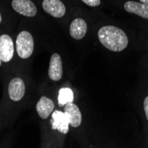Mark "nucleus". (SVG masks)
<instances>
[{"label":"nucleus","instance_id":"f257e3e1","mask_svg":"<svg viewBox=\"0 0 148 148\" xmlns=\"http://www.w3.org/2000/svg\"><path fill=\"white\" fill-rule=\"evenodd\" d=\"M98 36L104 47L112 51H123L129 43L123 30L114 26H104L99 30Z\"/></svg>","mask_w":148,"mask_h":148},{"label":"nucleus","instance_id":"f03ea898","mask_svg":"<svg viewBox=\"0 0 148 148\" xmlns=\"http://www.w3.org/2000/svg\"><path fill=\"white\" fill-rule=\"evenodd\" d=\"M16 51L20 58L29 59L34 51V40L28 31L21 32L16 39Z\"/></svg>","mask_w":148,"mask_h":148},{"label":"nucleus","instance_id":"7ed1b4c3","mask_svg":"<svg viewBox=\"0 0 148 148\" xmlns=\"http://www.w3.org/2000/svg\"><path fill=\"white\" fill-rule=\"evenodd\" d=\"M12 6L18 13L27 17H34L36 14V7L30 0H12Z\"/></svg>","mask_w":148,"mask_h":148},{"label":"nucleus","instance_id":"20e7f679","mask_svg":"<svg viewBox=\"0 0 148 148\" xmlns=\"http://www.w3.org/2000/svg\"><path fill=\"white\" fill-rule=\"evenodd\" d=\"M14 52L12 39L8 35L0 36V59L4 62H9Z\"/></svg>","mask_w":148,"mask_h":148},{"label":"nucleus","instance_id":"39448f33","mask_svg":"<svg viewBox=\"0 0 148 148\" xmlns=\"http://www.w3.org/2000/svg\"><path fill=\"white\" fill-rule=\"evenodd\" d=\"M51 128L60 131V133L66 134L69 132V121L64 112L54 111L51 115Z\"/></svg>","mask_w":148,"mask_h":148},{"label":"nucleus","instance_id":"423d86ee","mask_svg":"<svg viewBox=\"0 0 148 148\" xmlns=\"http://www.w3.org/2000/svg\"><path fill=\"white\" fill-rule=\"evenodd\" d=\"M44 10L55 18H61L66 13L65 5L60 0H44Z\"/></svg>","mask_w":148,"mask_h":148},{"label":"nucleus","instance_id":"0eeeda50","mask_svg":"<svg viewBox=\"0 0 148 148\" xmlns=\"http://www.w3.org/2000/svg\"><path fill=\"white\" fill-rule=\"evenodd\" d=\"M48 75L49 77L53 81H60L63 75L62 60L58 53H53L51 57Z\"/></svg>","mask_w":148,"mask_h":148},{"label":"nucleus","instance_id":"6e6552de","mask_svg":"<svg viewBox=\"0 0 148 148\" xmlns=\"http://www.w3.org/2000/svg\"><path fill=\"white\" fill-rule=\"evenodd\" d=\"M9 97L13 101H20L25 94V84L23 81L19 78H13L8 86Z\"/></svg>","mask_w":148,"mask_h":148},{"label":"nucleus","instance_id":"1a4fd4ad","mask_svg":"<svg viewBox=\"0 0 148 148\" xmlns=\"http://www.w3.org/2000/svg\"><path fill=\"white\" fill-rule=\"evenodd\" d=\"M64 113L69 121V125L74 128H77L81 125L82 123V114H81L79 107L75 104H73V102L66 104Z\"/></svg>","mask_w":148,"mask_h":148},{"label":"nucleus","instance_id":"9d476101","mask_svg":"<svg viewBox=\"0 0 148 148\" xmlns=\"http://www.w3.org/2000/svg\"><path fill=\"white\" fill-rule=\"evenodd\" d=\"M86 32H87V24L84 19L76 18L71 22L69 28V33L73 38L76 40L82 39L86 35Z\"/></svg>","mask_w":148,"mask_h":148},{"label":"nucleus","instance_id":"9b49d317","mask_svg":"<svg viewBox=\"0 0 148 148\" xmlns=\"http://www.w3.org/2000/svg\"><path fill=\"white\" fill-rule=\"evenodd\" d=\"M54 109V103L47 97H41L36 104V112L42 119H46Z\"/></svg>","mask_w":148,"mask_h":148},{"label":"nucleus","instance_id":"f8f14e48","mask_svg":"<svg viewBox=\"0 0 148 148\" xmlns=\"http://www.w3.org/2000/svg\"><path fill=\"white\" fill-rule=\"evenodd\" d=\"M124 9L128 12L134 13L144 19H148V5L141 2L128 1L124 4Z\"/></svg>","mask_w":148,"mask_h":148},{"label":"nucleus","instance_id":"ddd939ff","mask_svg":"<svg viewBox=\"0 0 148 148\" xmlns=\"http://www.w3.org/2000/svg\"><path fill=\"white\" fill-rule=\"evenodd\" d=\"M74 100V93L69 88H61L59 91L58 102L60 106H63L66 104L73 102Z\"/></svg>","mask_w":148,"mask_h":148},{"label":"nucleus","instance_id":"4468645a","mask_svg":"<svg viewBox=\"0 0 148 148\" xmlns=\"http://www.w3.org/2000/svg\"><path fill=\"white\" fill-rule=\"evenodd\" d=\"M82 1L89 6H98L100 5V0H82Z\"/></svg>","mask_w":148,"mask_h":148},{"label":"nucleus","instance_id":"2eb2a0df","mask_svg":"<svg viewBox=\"0 0 148 148\" xmlns=\"http://www.w3.org/2000/svg\"><path fill=\"white\" fill-rule=\"evenodd\" d=\"M144 109H145V113L146 119L148 120V96L144 100Z\"/></svg>","mask_w":148,"mask_h":148},{"label":"nucleus","instance_id":"dca6fc26","mask_svg":"<svg viewBox=\"0 0 148 148\" xmlns=\"http://www.w3.org/2000/svg\"><path fill=\"white\" fill-rule=\"evenodd\" d=\"M140 2L145 5H148V0H140Z\"/></svg>","mask_w":148,"mask_h":148},{"label":"nucleus","instance_id":"f3484780","mask_svg":"<svg viewBox=\"0 0 148 148\" xmlns=\"http://www.w3.org/2000/svg\"><path fill=\"white\" fill-rule=\"evenodd\" d=\"M2 21V17H1V13H0V23Z\"/></svg>","mask_w":148,"mask_h":148},{"label":"nucleus","instance_id":"a211bd4d","mask_svg":"<svg viewBox=\"0 0 148 148\" xmlns=\"http://www.w3.org/2000/svg\"><path fill=\"white\" fill-rule=\"evenodd\" d=\"M1 63H2V60L0 59V66H1Z\"/></svg>","mask_w":148,"mask_h":148}]
</instances>
